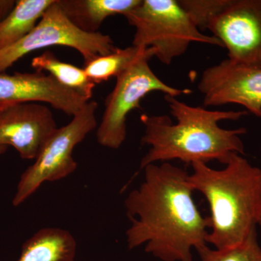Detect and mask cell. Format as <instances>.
Listing matches in <instances>:
<instances>
[{
  "label": "cell",
  "instance_id": "6da1fadb",
  "mask_svg": "<svg viewBox=\"0 0 261 261\" xmlns=\"http://www.w3.org/2000/svg\"><path fill=\"white\" fill-rule=\"evenodd\" d=\"M143 170L144 181L124 201L128 248L145 245L147 253L162 261H193L192 250L207 245L210 221L196 205L190 173L171 163Z\"/></svg>",
  "mask_w": 261,
  "mask_h": 261
},
{
  "label": "cell",
  "instance_id": "7a4b0ae2",
  "mask_svg": "<svg viewBox=\"0 0 261 261\" xmlns=\"http://www.w3.org/2000/svg\"><path fill=\"white\" fill-rule=\"evenodd\" d=\"M164 97L176 123L165 115L141 116L145 127L141 143L149 147L141 161V169L176 160L190 164L217 161L226 165L233 154H245L241 136L246 133V128L225 129L219 123L238 121L247 115V111H213L190 106L177 97Z\"/></svg>",
  "mask_w": 261,
  "mask_h": 261
},
{
  "label": "cell",
  "instance_id": "3957f363",
  "mask_svg": "<svg viewBox=\"0 0 261 261\" xmlns=\"http://www.w3.org/2000/svg\"><path fill=\"white\" fill-rule=\"evenodd\" d=\"M189 181L205 197L210 226L207 244L224 250L243 243L254 228L261 204V169L233 154L222 169L207 163L191 164Z\"/></svg>",
  "mask_w": 261,
  "mask_h": 261
},
{
  "label": "cell",
  "instance_id": "277c9868",
  "mask_svg": "<svg viewBox=\"0 0 261 261\" xmlns=\"http://www.w3.org/2000/svg\"><path fill=\"white\" fill-rule=\"evenodd\" d=\"M124 17L135 28L132 45L151 48L163 64L185 55L192 42L223 47L219 39L201 33L177 0H141Z\"/></svg>",
  "mask_w": 261,
  "mask_h": 261
},
{
  "label": "cell",
  "instance_id": "5b68a950",
  "mask_svg": "<svg viewBox=\"0 0 261 261\" xmlns=\"http://www.w3.org/2000/svg\"><path fill=\"white\" fill-rule=\"evenodd\" d=\"M152 57L153 51L149 48L117 77L114 88L106 98L96 133L97 142L102 147L112 149L121 147L126 138L128 115L140 109L142 99L150 92H162L174 97L192 93L191 89L176 88L163 82L149 66Z\"/></svg>",
  "mask_w": 261,
  "mask_h": 261
},
{
  "label": "cell",
  "instance_id": "8992f818",
  "mask_svg": "<svg viewBox=\"0 0 261 261\" xmlns=\"http://www.w3.org/2000/svg\"><path fill=\"white\" fill-rule=\"evenodd\" d=\"M97 106L95 101H89L68 124L57 128L46 141L34 163L20 176L13 206L23 204L44 182L59 181L75 172L73 149L97 127Z\"/></svg>",
  "mask_w": 261,
  "mask_h": 261
},
{
  "label": "cell",
  "instance_id": "52a82bcc",
  "mask_svg": "<svg viewBox=\"0 0 261 261\" xmlns=\"http://www.w3.org/2000/svg\"><path fill=\"white\" fill-rule=\"evenodd\" d=\"M51 46L73 48L82 55L84 62L106 56L116 48L110 36L100 32H84L75 27L62 10L58 0H56L32 32L0 50V73H4L29 53Z\"/></svg>",
  "mask_w": 261,
  "mask_h": 261
},
{
  "label": "cell",
  "instance_id": "ba28073f",
  "mask_svg": "<svg viewBox=\"0 0 261 261\" xmlns=\"http://www.w3.org/2000/svg\"><path fill=\"white\" fill-rule=\"evenodd\" d=\"M205 30L228 51V59L261 68V0H221Z\"/></svg>",
  "mask_w": 261,
  "mask_h": 261
},
{
  "label": "cell",
  "instance_id": "9c48e42d",
  "mask_svg": "<svg viewBox=\"0 0 261 261\" xmlns=\"http://www.w3.org/2000/svg\"><path fill=\"white\" fill-rule=\"evenodd\" d=\"M197 88L205 107L237 104L261 118V68L226 59L202 72Z\"/></svg>",
  "mask_w": 261,
  "mask_h": 261
},
{
  "label": "cell",
  "instance_id": "30bf717a",
  "mask_svg": "<svg viewBox=\"0 0 261 261\" xmlns=\"http://www.w3.org/2000/svg\"><path fill=\"white\" fill-rule=\"evenodd\" d=\"M57 128L50 109L39 103H21L0 109V147L11 146L24 160H35Z\"/></svg>",
  "mask_w": 261,
  "mask_h": 261
},
{
  "label": "cell",
  "instance_id": "8fae6325",
  "mask_svg": "<svg viewBox=\"0 0 261 261\" xmlns=\"http://www.w3.org/2000/svg\"><path fill=\"white\" fill-rule=\"evenodd\" d=\"M87 98L63 87L42 72L0 73V109L21 103L45 102L55 109L74 116L88 103Z\"/></svg>",
  "mask_w": 261,
  "mask_h": 261
},
{
  "label": "cell",
  "instance_id": "7c38bea8",
  "mask_svg": "<svg viewBox=\"0 0 261 261\" xmlns=\"http://www.w3.org/2000/svg\"><path fill=\"white\" fill-rule=\"evenodd\" d=\"M141 0H58L70 21L81 30L97 33L108 17L125 16Z\"/></svg>",
  "mask_w": 261,
  "mask_h": 261
},
{
  "label": "cell",
  "instance_id": "4fadbf2b",
  "mask_svg": "<svg viewBox=\"0 0 261 261\" xmlns=\"http://www.w3.org/2000/svg\"><path fill=\"white\" fill-rule=\"evenodd\" d=\"M76 251V241L70 231L44 228L24 243L16 261H75Z\"/></svg>",
  "mask_w": 261,
  "mask_h": 261
},
{
  "label": "cell",
  "instance_id": "5bb4252c",
  "mask_svg": "<svg viewBox=\"0 0 261 261\" xmlns=\"http://www.w3.org/2000/svg\"><path fill=\"white\" fill-rule=\"evenodd\" d=\"M56 0H19L0 20V50L19 42L32 32Z\"/></svg>",
  "mask_w": 261,
  "mask_h": 261
},
{
  "label": "cell",
  "instance_id": "9a60e30c",
  "mask_svg": "<svg viewBox=\"0 0 261 261\" xmlns=\"http://www.w3.org/2000/svg\"><path fill=\"white\" fill-rule=\"evenodd\" d=\"M32 66L37 72H48L58 83L78 92L89 100L93 95L96 84L89 80L83 68L61 61L51 51H44L33 58Z\"/></svg>",
  "mask_w": 261,
  "mask_h": 261
},
{
  "label": "cell",
  "instance_id": "2e32d148",
  "mask_svg": "<svg viewBox=\"0 0 261 261\" xmlns=\"http://www.w3.org/2000/svg\"><path fill=\"white\" fill-rule=\"evenodd\" d=\"M149 49L133 45L123 49L116 47L109 54L95 57L84 62L83 69L94 84L107 82L110 79L117 78L121 75Z\"/></svg>",
  "mask_w": 261,
  "mask_h": 261
},
{
  "label": "cell",
  "instance_id": "e0dca14e",
  "mask_svg": "<svg viewBox=\"0 0 261 261\" xmlns=\"http://www.w3.org/2000/svg\"><path fill=\"white\" fill-rule=\"evenodd\" d=\"M196 251L200 261H261V247L257 240L256 228L243 243L236 246L218 250L205 245Z\"/></svg>",
  "mask_w": 261,
  "mask_h": 261
},
{
  "label": "cell",
  "instance_id": "ac0fdd59",
  "mask_svg": "<svg viewBox=\"0 0 261 261\" xmlns=\"http://www.w3.org/2000/svg\"><path fill=\"white\" fill-rule=\"evenodd\" d=\"M15 1L10 0H0V20L10 13L14 7Z\"/></svg>",
  "mask_w": 261,
  "mask_h": 261
},
{
  "label": "cell",
  "instance_id": "d6986e66",
  "mask_svg": "<svg viewBox=\"0 0 261 261\" xmlns=\"http://www.w3.org/2000/svg\"><path fill=\"white\" fill-rule=\"evenodd\" d=\"M260 154H261V146H260ZM257 225L260 226L261 228V204L260 207V211H259L258 216H257Z\"/></svg>",
  "mask_w": 261,
  "mask_h": 261
},
{
  "label": "cell",
  "instance_id": "ffe728a7",
  "mask_svg": "<svg viewBox=\"0 0 261 261\" xmlns=\"http://www.w3.org/2000/svg\"><path fill=\"white\" fill-rule=\"evenodd\" d=\"M7 150V147H0V155L5 153V151Z\"/></svg>",
  "mask_w": 261,
  "mask_h": 261
}]
</instances>
